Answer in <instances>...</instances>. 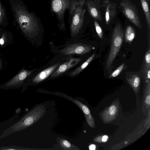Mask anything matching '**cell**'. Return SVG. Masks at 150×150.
<instances>
[{
  "mask_svg": "<svg viewBox=\"0 0 150 150\" xmlns=\"http://www.w3.org/2000/svg\"><path fill=\"white\" fill-rule=\"evenodd\" d=\"M8 0L14 23L26 36L33 38L37 26L33 15L29 12L22 0Z\"/></svg>",
  "mask_w": 150,
  "mask_h": 150,
  "instance_id": "cell-1",
  "label": "cell"
},
{
  "mask_svg": "<svg viewBox=\"0 0 150 150\" xmlns=\"http://www.w3.org/2000/svg\"><path fill=\"white\" fill-rule=\"evenodd\" d=\"M46 112V109L44 105L36 106L5 129L0 135V139L31 126L41 118Z\"/></svg>",
  "mask_w": 150,
  "mask_h": 150,
  "instance_id": "cell-2",
  "label": "cell"
},
{
  "mask_svg": "<svg viewBox=\"0 0 150 150\" xmlns=\"http://www.w3.org/2000/svg\"><path fill=\"white\" fill-rule=\"evenodd\" d=\"M124 31L120 23L115 25L112 34L111 47L106 61L105 68L111 71L112 64L122 46L124 39Z\"/></svg>",
  "mask_w": 150,
  "mask_h": 150,
  "instance_id": "cell-3",
  "label": "cell"
},
{
  "mask_svg": "<svg viewBox=\"0 0 150 150\" xmlns=\"http://www.w3.org/2000/svg\"><path fill=\"white\" fill-rule=\"evenodd\" d=\"M120 4L126 17L138 28H142V25L136 6L129 0H121Z\"/></svg>",
  "mask_w": 150,
  "mask_h": 150,
  "instance_id": "cell-4",
  "label": "cell"
},
{
  "mask_svg": "<svg viewBox=\"0 0 150 150\" xmlns=\"http://www.w3.org/2000/svg\"><path fill=\"white\" fill-rule=\"evenodd\" d=\"M22 69L9 80L0 85V88L5 90L19 89L23 86L25 81L33 72Z\"/></svg>",
  "mask_w": 150,
  "mask_h": 150,
  "instance_id": "cell-5",
  "label": "cell"
},
{
  "mask_svg": "<svg viewBox=\"0 0 150 150\" xmlns=\"http://www.w3.org/2000/svg\"><path fill=\"white\" fill-rule=\"evenodd\" d=\"M95 48L92 46L77 42L69 45L60 52L65 55L76 54L80 55L88 53Z\"/></svg>",
  "mask_w": 150,
  "mask_h": 150,
  "instance_id": "cell-6",
  "label": "cell"
},
{
  "mask_svg": "<svg viewBox=\"0 0 150 150\" xmlns=\"http://www.w3.org/2000/svg\"><path fill=\"white\" fill-rule=\"evenodd\" d=\"M116 4L109 0H104L102 1L101 6L104 8L105 18V23L108 25L115 17L116 14Z\"/></svg>",
  "mask_w": 150,
  "mask_h": 150,
  "instance_id": "cell-7",
  "label": "cell"
},
{
  "mask_svg": "<svg viewBox=\"0 0 150 150\" xmlns=\"http://www.w3.org/2000/svg\"><path fill=\"white\" fill-rule=\"evenodd\" d=\"M63 96L65 98L73 102L81 109L86 117L88 125L91 127L94 128L95 127L94 120L88 108L79 100L74 99L72 97L66 95H64Z\"/></svg>",
  "mask_w": 150,
  "mask_h": 150,
  "instance_id": "cell-8",
  "label": "cell"
},
{
  "mask_svg": "<svg viewBox=\"0 0 150 150\" xmlns=\"http://www.w3.org/2000/svg\"><path fill=\"white\" fill-rule=\"evenodd\" d=\"M101 0H89L87 2V6L90 15L95 20L102 22V17L100 8Z\"/></svg>",
  "mask_w": 150,
  "mask_h": 150,
  "instance_id": "cell-9",
  "label": "cell"
},
{
  "mask_svg": "<svg viewBox=\"0 0 150 150\" xmlns=\"http://www.w3.org/2000/svg\"><path fill=\"white\" fill-rule=\"evenodd\" d=\"M118 103H114L106 108L101 114L104 122L107 123L114 120L118 113Z\"/></svg>",
  "mask_w": 150,
  "mask_h": 150,
  "instance_id": "cell-10",
  "label": "cell"
},
{
  "mask_svg": "<svg viewBox=\"0 0 150 150\" xmlns=\"http://www.w3.org/2000/svg\"><path fill=\"white\" fill-rule=\"evenodd\" d=\"M81 59L71 58L67 62L60 65L57 69L51 75V77L58 76L78 64Z\"/></svg>",
  "mask_w": 150,
  "mask_h": 150,
  "instance_id": "cell-11",
  "label": "cell"
},
{
  "mask_svg": "<svg viewBox=\"0 0 150 150\" xmlns=\"http://www.w3.org/2000/svg\"><path fill=\"white\" fill-rule=\"evenodd\" d=\"M59 63H57L46 69L40 72L32 79V83H39L48 77L54 70L59 67Z\"/></svg>",
  "mask_w": 150,
  "mask_h": 150,
  "instance_id": "cell-12",
  "label": "cell"
},
{
  "mask_svg": "<svg viewBox=\"0 0 150 150\" xmlns=\"http://www.w3.org/2000/svg\"><path fill=\"white\" fill-rule=\"evenodd\" d=\"M141 6L145 15L148 33L150 31V11L149 0H140Z\"/></svg>",
  "mask_w": 150,
  "mask_h": 150,
  "instance_id": "cell-13",
  "label": "cell"
},
{
  "mask_svg": "<svg viewBox=\"0 0 150 150\" xmlns=\"http://www.w3.org/2000/svg\"><path fill=\"white\" fill-rule=\"evenodd\" d=\"M127 81L134 91L136 92H137L139 88L140 82L139 76L137 74H133L127 79Z\"/></svg>",
  "mask_w": 150,
  "mask_h": 150,
  "instance_id": "cell-14",
  "label": "cell"
},
{
  "mask_svg": "<svg viewBox=\"0 0 150 150\" xmlns=\"http://www.w3.org/2000/svg\"><path fill=\"white\" fill-rule=\"evenodd\" d=\"M96 55V54L95 53L93 54L81 65L74 71L71 72L70 74V75L72 76H73L80 73L93 61L94 58H95Z\"/></svg>",
  "mask_w": 150,
  "mask_h": 150,
  "instance_id": "cell-15",
  "label": "cell"
},
{
  "mask_svg": "<svg viewBox=\"0 0 150 150\" xmlns=\"http://www.w3.org/2000/svg\"><path fill=\"white\" fill-rule=\"evenodd\" d=\"M135 35V31L131 25H128L126 27L125 35V42L130 44L134 39Z\"/></svg>",
  "mask_w": 150,
  "mask_h": 150,
  "instance_id": "cell-16",
  "label": "cell"
},
{
  "mask_svg": "<svg viewBox=\"0 0 150 150\" xmlns=\"http://www.w3.org/2000/svg\"><path fill=\"white\" fill-rule=\"evenodd\" d=\"M8 23L5 8L0 0V26H5Z\"/></svg>",
  "mask_w": 150,
  "mask_h": 150,
  "instance_id": "cell-17",
  "label": "cell"
},
{
  "mask_svg": "<svg viewBox=\"0 0 150 150\" xmlns=\"http://www.w3.org/2000/svg\"><path fill=\"white\" fill-rule=\"evenodd\" d=\"M59 144L62 148L64 150H78L80 149L77 146L71 144L67 140L61 138L59 139Z\"/></svg>",
  "mask_w": 150,
  "mask_h": 150,
  "instance_id": "cell-18",
  "label": "cell"
},
{
  "mask_svg": "<svg viewBox=\"0 0 150 150\" xmlns=\"http://www.w3.org/2000/svg\"><path fill=\"white\" fill-rule=\"evenodd\" d=\"M125 64V63H123L119 66L118 68L110 74L109 76V77L110 78H114L117 76L123 70Z\"/></svg>",
  "mask_w": 150,
  "mask_h": 150,
  "instance_id": "cell-19",
  "label": "cell"
},
{
  "mask_svg": "<svg viewBox=\"0 0 150 150\" xmlns=\"http://www.w3.org/2000/svg\"><path fill=\"white\" fill-rule=\"evenodd\" d=\"M52 3L53 9L55 12H59L62 9V6L60 0H54Z\"/></svg>",
  "mask_w": 150,
  "mask_h": 150,
  "instance_id": "cell-20",
  "label": "cell"
},
{
  "mask_svg": "<svg viewBox=\"0 0 150 150\" xmlns=\"http://www.w3.org/2000/svg\"><path fill=\"white\" fill-rule=\"evenodd\" d=\"M94 24L97 33L99 38L102 39L103 36L102 29L96 20L94 21Z\"/></svg>",
  "mask_w": 150,
  "mask_h": 150,
  "instance_id": "cell-21",
  "label": "cell"
},
{
  "mask_svg": "<svg viewBox=\"0 0 150 150\" xmlns=\"http://www.w3.org/2000/svg\"><path fill=\"white\" fill-rule=\"evenodd\" d=\"M144 61V68H150V49L149 47L145 54Z\"/></svg>",
  "mask_w": 150,
  "mask_h": 150,
  "instance_id": "cell-22",
  "label": "cell"
},
{
  "mask_svg": "<svg viewBox=\"0 0 150 150\" xmlns=\"http://www.w3.org/2000/svg\"><path fill=\"white\" fill-rule=\"evenodd\" d=\"M143 73L146 82L150 81V68H144Z\"/></svg>",
  "mask_w": 150,
  "mask_h": 150,
  "instance_id": "cell-23",
  "label": "cell"
},
{
  "mask_svg": "<svg viewBox=\"0 0 150 150\" xmlns=\"http://www.w3.org/2000/svg\"><path fill=\"white\" fill-rule=\"evenodd\" d=\"M108 137L106 135L100 136L97 137L94 139V141L99 142H106L108 140Z\"/></svg>",
  "mask_w": 150,
  "mask_h": 150,
  "instance_id": "cell-24",
  "label": "cell"
},
{
  "mask_svg": "<svg viewBox=\"0 0 150 150\" xmlns=\"http://www.w3.org/2000/svg\"><path fill=\"white\" fill-rule=\"evenodd\" d=\"M5 37L4 35L2 36L0 39V45H3L5 41Z\"/></svg>",
  "mask_w": 150,
  "mask_h": 150,
  "instance_id": "cell-25",
  "label": "cell"
},
{
  "mask_svg": "<svg viewBox=\"0 0 150 150\" xmlns=\"http://www.w3.org/2000/svg\"><path fill=\"white\" fill-rule=\"evenodd\" d=\"M150 95H149V96H147L146 97V100H145V102L146 103L149 105L150 104Z\"/></svg>",
  "mask_w": 150,
  "mask_h": 150,
  "instance_id": "cell-26",
  "label": "cell"
},
{
  "mask_svg": "<svg viewBox=\"0 0 150 150\" xmlns=\"http://www.w3.org/2000/svg\"><path fill=\"white\" fill-rule=\"evenodd\" d=\"M89 149L90 150H94L96 149V146L94 144H91L89 146Z\"/></svg>",
  "mask_w": 150,
  "mask_h": 150,
  "instance_id": "cell-27",
  "label": "cell"
},
{
  "mask_svg": "<svg viewBox=\"0 0 150 150\" xmlns=\"http://www.w3.org/2000/svg\"><path fill=\"white\" fill-rule=\"evenodd\" d=\"M2 67V62L1 60L0 59V71Z\"/></svg>",
  "mask_w": 150,
  "mask_h": 150,
  "instance_id": "cell-28",
  "label": "cell"
},
{
  "mask_svg": "<svg viewBox=\"0 0 150 150\" xmlns=\"http://www.w3.org/2000/svg\"><path fill=\"white\" fill-rule=\"evenodd\" d=\"M149 1L150 2V0H149Z\"/></svg>",
  "mask_w": 150,
  "mask_h": 150,
  "instance_id": "cell-29",
  "label": "cell"
}]
</instances>
